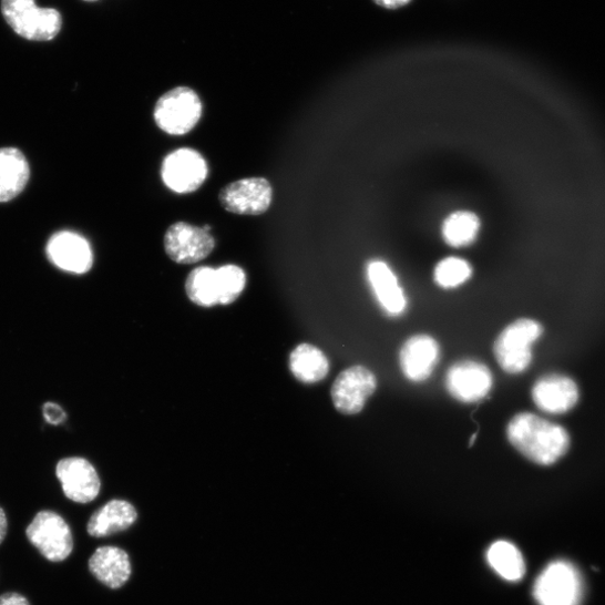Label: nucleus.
<instances>
[{
    "label": "nucleus",
    "mask_w": 605,
    "mask_h": 605,
    "mask_svg": "<svg viewBox=\"0 0 605 605\" xmlns=\"http://www.w3.org/2000/svg\"><path fill=\"white\" fill-rule=\"evenodd\" d=\"M47 253L53 265L73 274H85L93 264L89 243L70 232L54 235L48 244Z\"/></svg>",
    "instance_id": "15"
},
{
    "label": "nucleus",
    "mask_w": 605,
    "mask_h": 605,
    "mask_svg": "<svg viewBox=\"0 0 605 605\" xmlns=\"http://www.w3.org/2000/svg\"><path fill=\"white\" fill-rule=\"evenodd\" d=\"M9 531L8 516L2 507H0V545L6 541Z\"/></svg>",
    "instance_id": "29"
},
{
    "label": "nucleus",
    "mask_w": 605,
    "mask_h": 605,
    "mask_svg": "<svg viewBox=\"0 0 605 605\" xmlns=\"http://www.w3.org/2000/svg\"><path fill=\"white\" fill-rule=\"evenodd\" d=\"M91 574L111 588L124 586L132 575V563L129 554L114 546L98 548L89 560Z\"/></svg>",
    "instance_id": "17"
},
{
    "label": "nucleus",
    "mask_w": 605,
    "mask_h": 605,
    "mask_svg": "<svg viewBox=\"0 0 605 605\" xmlns=\"http://www.w3.org/2000/svg\"><path fill=\"white\" fill-rule=\"evenodd\" d=\"M367 278L371 289L389 317H399L408 308V298L391 268L381 260H372L367 266Z\"/></svg>",
    "instance_id": "16"
},
{
    "label": "nucleus",
    "mask_w": 605,
    "mask_h": 605,
    "mask_svg": "<svg viewBox=\"0 0 605 605\" xmlns=\"http://www.w3.org/2000/svg\"><path fill=\"white\" fill-rule=\"evenodd\" d=\"M472 276V267L461 258L450 257L438 264L434 270L435 283L442 288H455Z\"/></svg>",
    "instance_id": "25"
},
{
    "label": "nucleus",
    "mask_w": 605,
    "mask_h": 605,
    "mask_svg": "<svg viewBox=\"0 0 605 605\" xmlns=\"http://www.w3.org/2000/svg\"><path fill=\"white\" fill-rule=\"evenodd\" d=\"M215 239L205 228L186 223L172 225L164 237L167 256L182 265L195 264L206 259L215 249Z\"/></svg>",
    "instance_id": "9"
},
{
    "label": "nucleus",
    "mask_w": 605,
    "mask_h": 605,
    "mask_svg": "<svg viewBox=\"0 0 605 605\" xmlns=\"http://www.w3.org/2000/svg\"><path fill=\"white\" fill-rule=\"evenodd\" d=\"M480 230V221L469 212L452 214L443 224L442 234L448 245L460 248L472 244Z\"/></svg>",
    "instance_id": "23"
},
{
    "label": "nucleus",
    "mask_w": 605,
    "mask_h": 605,
    "mask_svg": "<svg viewBox=\"0 0 605 605\" xmlns=\"http://www.w3.org/2000/svg\"><path fill=\"white\" fill-rule=\"evenodd\" d=\"M185 290L194 305L202 308H212L219 305L217 269L197 267L186 279Z\"/></svg>",
    "instance_id": "22"
},
{
    "label": "nucleus",
    "mask_w": 605,
    "mask_h": 605,
    "mask_svg": "<svg viewBox=\"0 0 605 605\" xmlns=\"http://www.w3.org/2000/svg\"><path fill=\"white\" fill-rule=\"evenodd\" d=\"M493 386L490 369L476 360L455 362L447 372L445 387L458 401L473 403L488 396Z\"/></svg>",
    "instance_id": "11"
},
{
    "label": "nucleus",
    "mask_w": 605,
    "mask_h": 605,
    "mask_svg": "<svg viewBox=\"0 0 605 605\" xmlns=\"http://www.w3.org/2000/svg\"><path fill=\"white\" fill-rule=\"evenodd\" d=\"M0 605H31L25 596L19 593L0 595Z\"/></svg>",
    "instance_id": "27"
},
{
    "label": "nucleus",
    "mask_w": 605,
    "mask_h": 605,
    "mask_svg": "<svg viewBox=\"0 0 605 605\" xmlns=\"http://www.w3.org/2000/svg\"><path fill=\"white\" fill-rule=\"evenodd\" d=\"M376 389V376L363 366H353L337 377L331 396L338 412L356 416L363 410L367 400Z\"/></svg>",
    "instance_id": "8"
},
{
    "label": "nucleus",
    "mask_w": 605,
    "mask_h": 605,
    "mask_svg": "<svg viewBox=\"0 0 605 605\" xmlns=\"http://www.w3.org/2000/svg\"><path fill=\"white\" fill-rule=\"evenodd\" d=\"M373 2L381 8L396 10L410 4L412 0H373Z\"/></svg>",
    "instance_id": "28"
},
{
    "label": "nucleus",
    "mask_w": 605,
    "mask_h": 605,
    "mask_svg": "<svg viewBox=\"0 0 605 605\" xmlns=\"http://www.w3.org/2000/svg\"><path fill=\"white\" fill-rule=\"evenodd\" d=\"M202 115L198 95L187 86H177L163 94L155 106L157 126L174 136L191 132Z\"/></svg>",
    "instance_id": "4"
},
{
    "label": "nucleus",
    "mask_w": 605,
    "mask_h": 605,
    "mask_svg": "<svg viewBox=\"0 0 605 605\" xmlns=\"http://www.w3.org/2000/svg\"><path fill=\"white\" fill-rule=\"evenodd\" d=\"M58 480L68 499L76 503H89L100 492L101 482L94 466L83 458H65L55 469Z\"/></svg>",
    "instance_id": "12"
},
{
    "label": "nucleus",
    "mask_w": 605,
    "mask_h": 605,
    "mask_svg": "<svg viewBox=\"0 0 605 605\" xmlns=\"http://www.w3.org/2000/svg\"><path fill=\"white\" fill-rule=\"evenodd\" d=\"M289 369L300 382L316 383L329 375L330 363L319 348L301 343L289 356Z\"/></svg>",
    "instance_id": "20"
},
{
    "label": "nucleus",
    "mask_w": 605,
    "mask_h": 605,
    "mask_svg": "<svg viewBox=\"0 0 605 605\" xmlns=\"http://www.w3.org/2000/svg\"><path fill=\"white\" fill-rule=\"evenodd\" d=\"M219 305L229 306L242 295L246 287V274L236 265L217 269Z\"/></svg>",
    "instance_id": "24"
},
{
    "label": "nucleus",
    "mask_w": 605,
    "mask_h": 605,
    "mask_svg": "<svg viewBox=\"0 0 605 605\" xmlns=\"http://www.w3.org/2000/svg\"><path fill=\"white\" fill-rule=\"evenodd\" d=\"M511 444L530 461L552 465L565 455L570 437L560 425L533 413L515 416L507 427Z\"/></svg>",
    "instance_id": "1"
},
{
    "label": "nucleus",
    "mask_w": 605,
    "mask_h": 605,
    "mask_svg": "<svg viewBox=\"0 0 605 605\" xmlns=\"http://www.w3.org/2000/svg\"><path fill=\"white\" fill-rule=\"evenodd\" d=\"M491 568L503 580L521 581L526 572V565L521 551L512 543L499 541L493 543L486 553Z\"/></svg>",
    "instance_id": "21"
},
{
    "label": "nucleus",
    "mask_w": 605,
    "mask_h": 605,
    "mask_svg": "<svg viewBox=\"0 0 605 605\" xmlns=\"http://www.w3.org/2000/svg\"><path fill=\"white\" fill-rule=\"evenodd\" d=\"M208 176L207 162L191 148L171 153L163 162L162 178L176 193H191L205 183Z\"/></svg>",
    "instance_id": "10"
},
{
    "label": "nucleus",
    "mask_w": 605,
    "mask_h": 605,
    "mask_svg": "<svg viewBox=\"0 0 605 605\" xmlns=\"http://www.w3.org/2000/svg\"><path fill=\"white\" fill-rule=\"evenodd\" d=\"M83 2L92 3V2H96V0H83Z\"/></svg>",
    "instance_id": "30"
},
{
    "label": "nucleus",
    "mask_w": 605,
    "mask_h": 605,
    "mask_svg": "<svg viewBox=\"0 0 605 605\" xmlns=\"http://www.w3.org/2000/svg\"><path fill=\"white\" fill-rule=\"evenodd\" d=\"M43 417L45 421L54 427L61 425L66 420L64 410L57 402L48 401L43 407Z\"/></svg>",
    "instance_id": "26"
},
{
    "label": "nucleus",
    "mask_w": 605,
    "mask_h": 605,
    "mask_svg": "<svg viewBox=\"0 0 605 605\" xmlns=\"http://www.w3.org/2000/svg\"><path fill=\"white\" fill-rule=\"evenodd\" d=\"M31 544L50 562H63L73 551L70 526L59 514L40 512L27 530Z\"/></svg>",
    "instance_id": "5"
},
{
    "label": "nucleus",
    "mask_w": 605,
    "mask_h": 605,
    "mask_svg": "<svg viewBox=\"0 0 605 605\" xmlns=\"http://www.w3.org/2000/svg\"><path fill=\"white\" fill-rule=\"evenodd\" d=\"M535 406L543 412L560 416L572 410L578 400L576 383L565 376L548 375L536 381L532 390Z\"/></svg>",
    "instance_id": "14"
},
{
    "label": "nucleus",
    "mask_w": 605,
    "mask_h": 605,
    "mask_svg": "<svg viewBox=\"0 0 605 605\" xmlns=\"http://www.w3.org/2000/svg\"><path fill=\"white\" fill-rule=\"evenodd\" d=\"M543 327L532 319H519L501 331L493 345L500 368L507 373L524 372L532 362L533 345L542 337Z\"/></svg>",
    "instance_id": "2"
},
{
    "label": "nucleus",
    "mask_w": 605,
    "mask_h": 605,
    "mask_svg": "<svg viewBox=\"0 0 605 605\" xmlns=\"http://www.w3.org/2000/svg\"><path fill=\"white\" fill-rule=\"evenodd\" d=\"M137 521V512L126 500L114 499L90 519L86 531L95 539H105L127 531Z\"/></svg>",
    "instance_id": "18"
},
{
    "label": "nucleus",
    "mask_w": 605,
    "mask_h": 605,
    "mask_svg": "<svg viewBox=\"0 0 605 605\" xmlns=\"http://www.w3.org/2000/svg\"><path fill=\"white\" fill-rule=\"evenodd\" d=\"M30 180V166L18 148H0V202L16 198Z\"/></svg>",
    "instance_id": "19"
},
{
    "label": "nucleus",
    "mask_w": 605,
    "mask_h": 605,
    "mask_svg": "<svg viewBox=\"0 0 605 605\" xmlns=\"http://www.w3.org/2000/svg\"><path fill=\"white\" fill-rule=\"evenodd\" d=\"M441 358L438 341L428 335H418L402 345L399 352L400 369L409 380L423 382L437 368Z\"/></svg>",
    "instance_id": "13"
},
{
    "label": "nucleus",
    "mask_w": 605,
    "mask_h": 605,
    "mask_svg": "<svg viewBox=\"0 0 605 605\" xmlns=\"http://www.w3.org/2000/svg\"><path fill=\"white\" fill-rule=\"evenodd\" d=\"M2 13L13 31L30 41H51L62 29L54 9H40L34 0H2Z\"/></svg>",
    "instance_id": "3"
},
{
    "label": "nucleus",
    "mask_w": 605,
    "mask_h": 605,
    "mask_svg": "<svg viewBox=\"0 0 605 605\" xmlns=\"http://www.w3.org/2000/svg\"><path fill=\"white\" fill-rule=\"evenodd\" d=\"M534 596L540 605H580L581 577L570 563H552L537 578Z\"/></svg>",
    "instance_id": "6"
},
{
    "label": "nucleus",
    "mask_w": 605,
    "mask_h": 605,
    "mask_svg": "<svg viewBox=\"0 0 605 605\" xmlns=\"http://www.w3.org/2000/svg\"><path fill=\"white\" fill-rule=\"evenodd\" d=\"M273 198L269 182L263 177H250L233 182L219 194L222 206L232 214L260 216L265 214Z\"/></svg>",
    "instance_id": "7"
}]
</instances>
